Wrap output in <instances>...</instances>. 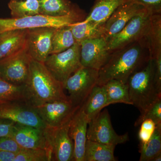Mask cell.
<instances>
[{"label": "cell", "instance_id": "cell-1", "mask_svg": "<svg viewBox=\"0 0 161 161\" xmlns=\"http://www.w3.org/2000/svg\"><path fill=\"white\" fill-rule=\"evenodd\" d=\"M150 58L147 47L140 42L112 52L107 63L98 70L97 85H104L112 79L127 83L130 76L143 67Z\"/></svg>", "mask_w": 161, "mask_h": 161}, {"label": "cell", "instance_id": "cell-2", "mask_svg": "<svg viewBox=\"0 0 161 161\" xmlns=\"http://www.w3.org/2000/svg\"><path fill=\"white\" fill-rule=\"evenodd\" d=\"M28 102L33 107L55 100H69L63 84L56 80L44 63L31 59L26 84Z\"/></svg>", "mask_w": 161, "mask_h": 161}, {"label": "cell", "instance_id": "cell-3", "mask_svg": "<svg viewBox=\"0 0 161 161\" xmlns=\"http://www.w3.org/2000/svg\"><path fill=\"white\" fill-rule=\"evenodd\" d=\"M127 83L132 105L138 108L141 115L161 97V93L158 92L154 82V63L152 58L130 76Z\"/></svg>", "mask_w": 161, "mask_h": 161}, {"label": "cell", "instance_id": "cell-4", "mask_svg": "<svg viewBox=\"0 0 161 161\" xmlns=\"http://www.w3.org/2000/svg\"><path fill=\"white\" fill-rule=\"evenodd\" d=\"M146 10L130 20L120 31L107 40L110 53L123 48L131 43L140 42L147 47V36L150 29V16Z\"/></svg>", "mask_w": 161, "mask_h": 161}, {"label": "cell", "instance_id": "cell-5", "mask_svg": "<svg viewBox=\"0 0 161 161\" xmlns=\"http://www.w3.org/2000/svg\"><path fill=\"white\" fill-rule=\"evenodd\" d=\"M86 18L78 15L51 17L41 14L21 18H0V33L16 29H30L41 27L58 28L81 22Z\"/></svg>", "mask_w": 161, "mask_h": 161}, {"label": "cell", "instance_id": "cell-6", "mask_svg": "<svg viewBox=\"0 0 161 161\" xmlns=\"http://www.w3.org/2000/svg\"><path fill=\"white\" fill-rule=\"evenodd\" d=\"M43 63L53 77L64 86L68 78L82 66L80 45L76 43L64 51L50 55Z\"/></svg>", "mask_w": 161, "mask_h": 161}, {"label": "cell", "instance_id": "cell-7", "mask_svg": "<svg viewBox=\"0 0 161 161\" xmlns=\"http://www.w3.org/2000/svg\"><path fill=\"white\" fill-rule=\"evenodd\" d=\"M98 71L81 66L68 78L64 89L68 91L73 105L80 108L93 88L97 85Z\"/></svg>", "mask_w": 161, "mask_h": 161}, {"label": "cell", "instance_id": "cell-8", "mask_svg": "<svg viewBox=\"0 0 161 161\" xmlns=\"http://www.w3.org/2000/svg\"><path fill=\"white\" fill-rule=\"evenodd\" d=\"M87 140L100 143L116 146L129 141L128 133L119 135L112 127L108 110L101 111L98 115L89 122Z\"/></svg>", "mask_w": 161, "mask_h": 161}, {"label": "cell", "instance_id": "cell-9", "mask_svg": "<svg viewBox=\"0 0 161 161\" xmlns=\"http://www.w3.org/2000/svg\"><path fill=\"white\" fill-rule=\"evenodd\" d=\"M26 47L0 60V77L16 85H26L31 60Z\"/></svg>", "mask_w": 161, "mask_h": 161}, {"label": "cell", "instance_id": "cell-10", "mask_svg": "<svg viewBox=\"0 0 161 161\" xmlns=\"http://www.w3.org/2000/svg\"><path fill=\"white\" fill-rule=\"evenodd\" d=\"M0 119L40 129L47 127L33 107L24 101L0 102Z\"/></svg>", "mask_w": 161, "mask_h": 161}, {"label": "cell", "instance_id": "cell-11", "mask_svg": "<svg viewBox=\"0 0 161 161\" xmlns=\"http://www.w3.org/2000/svg\"><path fill=\"white\" fill-rule=\"evenodd\" d=\"M33 108L44 124L52 128L66 124L80 108L74 106L70 99L53 101Z\"/></svg>", "mask_w": 161, "mask_h": 161}, {"label": "cell", "instance_id": "cell-12", "mask_svg": "<svg viewBox=\"0 0 161 161\" xmlns=\"http://www.w3.org/2000/svg\"><path fill=\"white\" fill-rule=\"evenodd\" d=\"M12 137L21 148L43 149L53 158L47 126L40 129L15 123Z\"/></svg>", "mask_w": 161, "mask_h": 161}, {"label": "cell", "instance_id": "cell-13", "mask_svg": "<svg viewBox=\"0 0 161 161\" xmlns=\"http://www.w3.org/2000/svg\"><path fill=\"white\" fill-rule=\"evenodd\" d=\"M79 44L82 66L98 71L107 63L111 55L104 37L85 40Z\"/></svg>", "mask_w": 161, "mask_h": 161}, {"label": "cell", "instance_id": "cell-14", "mask_svg": "<svg viewBox=\"0 0 161 161\" xmlns=\"http://www.w3.org/2000/svg\"><path fill=\"white\" fill-rule=\"evenodd\" d=\"M56 29L53 27L27 29L26 48L32 59L45 62L50 54L52 37Z\"/></svg>", "mask_w": 161, "mask_h": 161}, {"label": "cell", "instance_id": "cell-15", "mask_svg": "<svg viewBox=\"0 0 161 161\" xmlns=\"http://www.w3.org/2000/svg\"><path fill=\"white\" fill-rule=\"evenodd\" d=\"M70 120L58 128L47 126L53 159L55 161H74V142L69 132Z\"/></svg>", "mask_w": 161, "mask_h": 161}, {"label": "cell", "instance_id": "cell-16", "mask_svg": "<svg viewBox=\"0 0 161 161\" xmlns=\"http://www.w3.org/2000/svg\"><path fill=\"white\" fill-rule=\"evenodd\" d=\"M147 10L136 3L125 2L117 8L103 24L104 37L107 40L120 31L135 16Z\"/></svg>", "mask_w": 161, "mask_h": 161}, {"label": "cell", "instance_id": "cell-17", "mask_svg": "<svg viewBox=\"0 0 161 161\" xmlns=\"http://www.w3.org/2000/svg\"><path fill=\"white\" fill-rule=\"evenodd\" d=\"M89 122L86 115L80 108L71 119L69 132L70 137L74 142V161H84Z\"/></svg>", "mask_w": 161, "mask_h": 161}, {"label": "cell", "instance_id": "cell-18", "mask_svg": "<svg viewBox=\"0 0 161 161\" xmlns=\"http://www.w3.org/2000/svg\"><path fill=\"white\" fill-rule=\"evenodd\" d=\"M40 14L51 17L78 15L86 18L87 14L69 0H38Z\"/></svg>", "mask_w": 161, "mask_h": 161}, {"label": "cell", "instance_id": "cell-19", "mask_svg": "<svg viewBox=\"0 0 161 161\" xmlns=\"http://www.w3.org/2000/svg\"><path fill=\"white\" fill-rule=\"evenodd\" d=\"M27 35V29L13 30L0 33V60L25 48Z\"/></svg>", "mask_w": 161, "mask_h": 161}, {"label": "cell", "instance_id": "cell-20", "mask_svg": "<svg viewBox=\"0 0 161 161\" xmlns=\"http://www.w3.org/2000/svg\"><path fill=\"white\" fill-rule=\"evenodd\" d=\"M125 0H95L84 21L103 24Z\"/></svg>", "mask_w": 161, "mask_h": 161}, {"label": "cell", "instance_id": "cell-21", "mask_svg": "<svg viewBox=\"0 0 161 161\" xmlns=\"http://www.w3.org/2000/svg\"><path fill=\"white\" fill-rule=\"evenodd\" d=\"M107 106L106 93L103 86L96 85L80 107L89 121Z\"/></svg>", "mask_w": 161, "mask_h": 161}, {"label": "cell", "instance_id": "cell-22", "mask_svg": "<svg viewBox=\"0 0 161 161\" xmlns=\"http://www.w3.org/2000/svg\"><path fill=\"white\" fill-rule=\"evenodd\" d=\"M71 30L76 43L90 39L104 37L103 24L81 21L71 24Z\"/></svg>", "mask_w": 161, "mask_h": 161}, {"label": "cell", "instance_id": "cell-23", "mask_svg": "<svg viewBox=\"0 0 161 161\" xmlns=\"http://www.w3.org/2000/svg\"><path fill=\"white\" fill-rule=\"evenodd\" d=\"M106 93L107 106L112 104L123 103L132 105L127 83L112 79L103 85Z\"/></svg>", "mask_w": 161, "mask_h": 161}, {"label": "cell", "instance_id": "cell-24", "mask_svg": "<svg viewBox=\"0 0 161 161\" xmlns=\"http://www.w3.org/2000/svg\"><path fill=\"white\" fill-rule=\"evenodd\" d=\"M115 147L87 140L84 161H116L114 155Z\"/></svg>", "mask_w": 161, "mask_h": 161}, {"label": "cell", "instance_id": "cell-25", "mask_svg": "<svg viewBox=\"0 0 161 161\" xmlns=\"http://www.w3.org/2000/svg\"><path fill=\"white\" fill-rule=\"evenodd\" d=\"M146 42L150 58L154 59L161 56V14L150 16V29Z\"/></svg>", "mask_w": 161, "mask_h": 161}, {"label": "cell", "instance_id": "cell-26", "mask_svg": "<svg viewBox=\"0 0 161 161\" xmlns=\"http://www.w3.org/2000/svg\"><path fill=\"white\" fill-rule=\"evenodd\" d=\"M76 43L70 25L56 28L52 37L50 55L64 51Z\"/></svg>", "mask_w": 161, "mask_h": 161}, {"label": "cell", "instance_id": "cell-27", "mask_svg": "<svg viewBox=\"0 0 161 161\" xmlns=\"http://www.w3.org/2000/svg\"><path fill=\"white\" fill-rule=\"evenodd\" d=\"M8 7L13 18L26 17L40 14L38 0H10Z\"/></svg>", "mask_w": 161, "mask_h": 161}, {"label": "cell", "instance_id": "cell-28", "mask_svg": "<svg viewBox=\"0 0 161 161\" xmlns=\"http://www.w3.org/2000/svg\"><path fill=\"white\" fill-rule=\"evenodd\" d=\"M140 161H152L161 153V124L156 125L155 131L147 142L140 144Z\"/></svg>", "mask_w": 161, "mask_h": 161}, {"label": "cell", "instance_id": "cell-29", "mask_svg": "<svg viewBox=\"0 0 161 161\" xmlns=\"http://www.w3.org/2000/svg\"><path fill=\"white\" fill-rule=\"evenodd\" d=\"M14 100L28 102L26 85H16L0 77V102Z\"/></svg>", "mask_w": 161, "mask_h": 161}, {"label": "cell", "instance_id": "cell-30", "mask_svg": "<svg viewBox=\"0 0 161 161\" xmlns=\"http://www.w3.org/2000/svg\"><path fill=\"white\" fill-rule=\"evenodd\" d=\"M52 159L53 157L43 149L22 148L16 153L14 161H50Z\"/></svg>", "mask_w": 161, "mask_h": 161}, {"label": "cell", "instance_id": "cell-31", "mask_svg": "<svg viewBox=\"0 0 161 161\" xmlns=\"http://www.w3.org/2000/svg\"><path fill=\"white\" fill-rule=\"evenodd\" d=\"M147 119H152L156 125L161 124V97L158 98L143 114L140 115L136 121L135 126H139L143 121Z\"/></svg>", "mask_w": 161, "mask_h": 161}, {"label": "cell", "instance_id": "cell-32", "mask_svg": "<svg viewBox=\"0 0 161 161\" xmlns=\"http://www.w3.org/2000/svg\"><path fill=\"white\" fill-rule=\"evenodd\" d=\"M138 132L140 144L147 142L151 138L156 128V124L150 119H145L141 123Z\"/></svg>", "mask_w": 161, "mask_h": 161}, {"label": "cell", "instance_id": "cell-33", "mask_svg": "<svg viewBox=\"0 0 161 161\" xmlns=\"http://www.w3.org/2000/svg\"><path fill=\"white\" fill-rule=\"evenodd\" d=\"M144 6L151 15L161 14V0H125Z\"/></svg>", "mask_w": 161, "mask_h": 161}, {"label": "cell", "instance_id": "cell-34", "mask_svg": "<svg viewBox=\"0 0 161 161\" xmlns=\"http://www.w3.org/2000/svg\"><path fill=\"white\" fill-rule=\"evenodd\" d=\"M22 148L10 136L0 137V150L17 153Z\"/></svg>", "mask_w": 161, "mask_h": 161}, {"label": "cell", "instance_id": "cell-35", "mask_svg": "<svg viewBox=\"0 0 161 161\" xmlns=\"http://www.w3.org/2000/svg\"><path fill=\"white\" fill-rule=\"evenodd\" d=\"M15 123L13 121L0 119V137H12Z\"/></svg>", "mask_w": 161, "mask_h": 161}, {"label": "cell", "instance_id": "cell-36", "mask_svg": "<svg viewBox=\"0 0 161 161\" xmlns=\"http://www.w3.org/2000/svg\"><path fill=\"white\" fill-rule=\"evenodd\" d=\"M153 60L154 63V82L158 92L161 93V56Z\"/></svg>", "mask_w": 161, "mask_h": 161}, {"label": "cell", "instance_id": "cell-37", "mask_svg": "<svg viewBox=\"0 0 161 161\" xmlns=\"http://www.w3.org/2000/svg\"><path fill=\"white\" fill-rule=\"evenodd\" d=\"M17 153L0 150V161H14Z\"/></svg>", "mask_w": 161, "mask_h": 161}, {"label": "cell", "instance_id": "cell-38", "mask_svg": "<svg viewBox=\"0 0 161 161\" xmlns=\"http://www.w3.org/2000/svg\"><path fill=\"white\" fill-rule=\"evenodd\" d=\"M161 161V153L158 155L156 156L153 159L152 161Z\"/></svg>", "mask_w": 161, "mask_h": 161}]
</instances>
